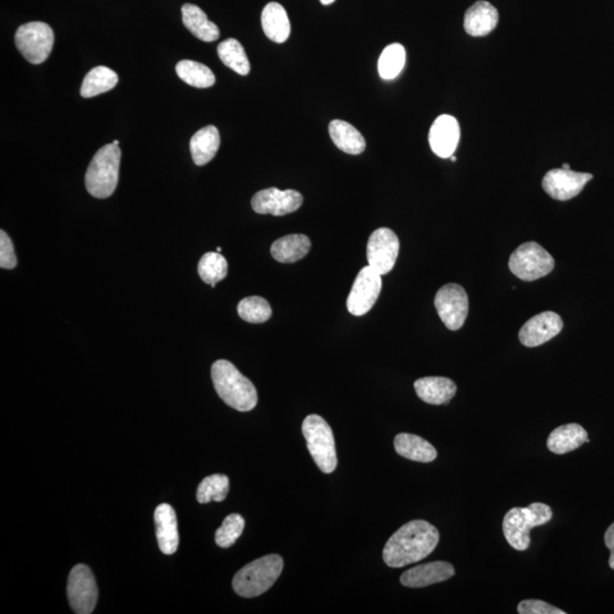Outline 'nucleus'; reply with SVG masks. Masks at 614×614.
Wrapping results in <instances>:
<instances>
[{
    "instance_id": "19",
    "label": "nucleus",
    "mask_w": 614,
    "mask_h": 614,
    "mask_svg": "<svg viewBox=\"0 0 614 614\" xmlns=\"http://www.w3.org/2000/svg\"><path fill=\"white\" fill-rule=\"evenodd\" d=\"M416 395L428 404H448L455 396L457 387L453 380L444 377H425L414 383Z\"/></svg>"
},
{
    "instance_id": "8",
    "label": "nucleus",
    "mask_w": 614,
    "mask_h": 614,
    "mask_svg": "<svg viewBox=\"0 0 614 614\" xmlns=\"http://www.w3.org/2000/svg\"><path fill=\"white\" fill-rule=\"evenodd\" d=\"M54 40L53 29L45 22L26 23L15 34L17 49L32 64L44 63L49 57Z\"/></svg>"
},
{
    "instance_id": "28",
    "label": "nucleus",
    "mask_w": 614,
    "mask_h": 614,
    "mask_svg": "<svg viewBox=\"0 0 614 614\" xmlns=\"http://www.w3.org/2000/svg\"><path fill=\"white\" fill-rule=\"evenodd\" d=\"M118 82L117 72L107 67H96L85 77L80 94L84 98L95 97L114 89Z\"/></svg>"
},
{
    "instance_id": "29",
    "label": "nucleus",
    "mask_w": 614,
    "mask_h": 614,
    "mask_svg": "<svg viewBox=\"0 0 614 614\" xmlns=\"http://www.w3.org/2000/svg\"><path fill=\"white\" fill-rule=\"evenodd\" d=\"M177 75L187 85L195 87V88H210L215 84V76L210 68L204 64L183 59L177 64Z\"/></svg>"
},
{
    "instance_id": "38",
    "label": "nucleus",
    "mask_w": 614,
    "mask_h": 614,
    "mask_svg": "<svg viewBox=\"0 0 614 614\" xmlns=\"http://www.w3.org/2000/svg\"><path fill=\"white\" fill-rule=\"evenodd\" d=\"M604 542H606L607 547L610 549L611 557L609 565L614 570V522L609 527L606 536H604Z\"/></svg>"
},
{
    "instance_id": "30",
    "label": "nucleus",
    "mask_w": 614,
    "mask_h": 614,
    "mask_svg": "<svg viewBox=\"0 0 614 614\" xmlns=\"http://www.w3.org/2000/svg\"><path fill=\"white\" fill-rule=\"evenodd\" d=\"M218 55L224 66L240 76H247L251 71V64L244 47L240 41L230 38L218 46Z\"/></svg>"
},
{
    "instance_id": "7",
    "label": "nucleus",
    "mask_w": 614,
    "mask_h": 614,
    "mask_svg": "<svg viewBox=\"0 0 614 614\" xmlns=\"http://www.w3.org/2000/svg\"><path fill=\"white\" fill-rule=\"evenodd\" d=\"M554 259L547 250L535 241L525 242L513 251L508 268L517 278L535 281L547 276L554 269Z\"/></svg>"
},
{
    "instance_id": "14",
    "label": "nucleus",
    "mask_w": 614,
    "mask_h": 614,
    "mask_svg": "<svg viewBox=\"0 0 614 614\" xmlns=\"http://www.w3.org/2000/svg\"><path fill=\"white\" fill-rule=\"evenodd\" d=\"M592 179L593 176L590 173L553 169L545 174L543 189L554 200H569L578 196Z\"/></svg>"
},
{
    "instance_id": "17",
    "label": "nucleus",
    "mask_w": 614,
    "mask_h": 614,
    "mask_svg": "<svg viewBox=\"0 0 614 614\" xmlns=\"http://www.w3.org/2000/svg\"><path fill=\"white\" fill-rule=\"evenodd\" d=\"M455 575V567L448 562H430L412 568L401 576V584L405 588H423L443 583Z\"/></svg>"
},
{
    "instance_id": "16",
    "label": "nucleus",
    "mask_w": 614,
    "mask_h": 614,
    "mask_svg": "<svg viewBox=\"0 0 614 614\" xmlns=\"http://www.w3.org/2000/svg\"><path fill=\"white\" fill-rule=\"evenodd\" d=\"M460 136L459 122L455 117L444 114L437 118L430 128V148L438 158H452L459 145Z\"/></svg>"
},
{
    "instance_id": "43",
    "label": "nucleus",
    "mask_w": 614,
    "mask_h": 614,
    "mask_svg": "<svg viewBox=\"0 0 614 614\" xmlns=\"http://www.w3.org/2000/svg\"><path fill=\"white\" fill-rule=\"evenodd\" d=\"M222 251L221 247H218V249H217L218 253H220V251Z\"/></svg>"
},
{
    "instance_id": "36",
    "label": "nucleus",
    "mask_w": 614,
    "mask_h": 614,
    "mask_svg": "<svg viewBox=\"0 0 614 614\" xmlns=\"http://www.w3.org/2000/svg\"><path fill=\"white\" fill-rule=\"evenodd\" d=\"M517 612L520 614H566L556 607L551 606L539 599H526L517 606Z\"/></svg>"
},
{
    "instance_id": "21",
    "label": "nucleus",
    "mask_w": 614,
    "mask_h": 614,
    "mask_svg": "<svg viewBox=\"0 0 614 614\" xmlns=\"http://www.w3.org/2000/svg\"><path fill=\"white\" fill-rule=\"evenodd\" d=\"M589 443L588 434L580 425L569 424L553 430L547 438V448L554 455H567Z\"/></svg>"
},
{
    "instance_id": "25",
    "label": "nucleus",
    "mask_w": 614,
    "mask_h": 614,
    "mask_svg": "<svg viewBox=\"0 0 614 614\" xmlns=\"http://www.w3.org/2000/svg\"><path fill=\"white\" fill-rule=\"evenodd\" d=\"M330 138L343 153L359 155L364 152L366 143L361 132L351 123L333 120L329 125Z\"/></svg>"
},
{
    "instance_id": "22",
    "label": "nucleus",
    "mask_w": 614,
    "mask_h": 614,
    "mask_svg": "<svg viewBox=\"0 0 614 614\" xmlns=\"http://www.w3.org/2000/svg\"><path fill=\"white\" fill-rule=\"evenodd\" d=\"M265 36L273 43L283 44L291 36V22L286 9L278 3H269L262 12Z\"/></svg>"
},
{
    "instance_id": "1",
    "label": "nucleus",
    "mask_w": 614,
    "mask_h": 614,
    "mask_svg": "<svg viewBox=\"0 0 614 614\" xmlns=\"http://www.w3.org/2000/svg\"><path fill=\"white\" fill-rule=\"evenodd\" d=\"M439 542L436 527L425 520H414L401 527L384 547V563L402 568L430 556Z\"/></svg>"
},
{
    "instance_id": "26",
    "label": "nucleus",
    "mask_w": 614,
    "mask_h": 614,
    "mask_svg": "<svg viewBox=\"0 0 614 614\" xmlns=\"http://www.w3.org/2000/svg\"><path fill=\"white\" fill-rule=\"evenodd\" d=\"M220 143V134L217 127L208 126L196 132L190 140V153L192 160L199 167L208 164L217 155Z\"/></svg>"
},
{
    "instance_id": "11",
    "label": "nucleus",
    "mask_w": 614,
    "mask_h": 614,
    "mask_svg": "<svg viewBox=\"0 0 614 614\" xmlns=\"http://www.w3.org/2000/svg\"><path fill=\"white\" fill-rule=\"evenodd\" d=\"M398 251H400V240L391 229L379 228L370 236L366 256H368L370 267L380 276L391 272L395 267Z\"/></svg>"
},
{
    "instance_id": "6",
    "label": "nucleus",
    "mask_w": 614,
    "mask_h": 614,
    "mask_svg": "<svg viewBox=\"0 0 614 614\" xmlns=\"http://www.w3.org/2000/svg\"><path fill=\"white\" fill-rule=\"evenodd\" d=\"M302 432L315 465L324 474H333L336 470L338 460L333 429L327 421L316 414L306 416Z\"/></svg>"
},
{
    "instance_id": "23",
    "label": "nucleus",
    "mask_w": 614,
    "mask_h": 614,
    "mask_svg": "<svg viewBox=\"0 0 614 614\" xmlns=\"http://www.w3.org/2000/svg\"><path fill=\"white\" fill-rule=\"evenodd\" d=\"M398 455L407 460L429 463L436 460L437 451L423 437L411 434H398L394 441Z\"/></svg>"
},
{
    "instance_id": "24",
    "label": "nucleus",
    "mask_w": 614,
    "mask_h": 614,
    "mask_svg": "<svg viewBox=\"0 0 614 614\" xmlns=\"http://www.w3.org/2000/svg\"><path fill=\"white\" fill-rule=\"evenodd\" d=\"M183 25L192 35L205 43L218 40L220 30L215 23L210 22L203 9L192 4H185L181 8Z\"/></svg>"
},
{
    "instance_id": "18",
    "label": "nucleus",
    "mask_w": 614,
    "mask_h": 614,
    "mask_svg": "<svg viewBox=\"0 0 614 614\" xmlns=\"http://www.w3.org/2000/svg\"><path fill=\"white\" fill-rule=\"evenodd\" d=\"M156 537L160 551L167 556L176 553L179 547V531L176 511L169 504H160L155 510Z\"/></svg>"
},
{
    "instance_id": "33",
    "label": "nucleus",
    "mask_w": 614,
    "mask_h": 614,
    "mask_svg": "<svg viewBox=\"0 0 614 614\" xmlns=\"http://www.w3.org/2000/svg\"><path fill=\"white\" fill-rule=\"evenodd\" d=\"M229 492V478L224 475L206 476L197 489V501L200 504L210 501L222 502Z\"/></svg>"
},
{
    "instance_id": "34",
    "label": "nucleus",
    "mask_w": 614,
    "mask_h": 614,
    "mask_svg": "<svg viewBox=\"0 0 614 614\" xmlns=\"http://www.w3.org/2000/svg\"><path fill=\"white\" fill-rule=\"evenodd\" d=\"M238 314L246 322L264 323L271 318L272 309L269 302L263 297H246L238 304Z\"/></svg>"
},
{
    "instance_id": "31",
    "label": "nucleus",
    "mask_w": 614,
    "mask_h": 614,
    "mask_svg": "<svg viewBox=\"0 0 614 614\" xmlns=\"http://www.w3.org/2000/svg\"><path fill=\"white\" fill-rule=\"evenodd\" d=\"M406 62L405 48L401 44H392L384 49L378 61L379 76L384 80L395 79L404 68Z\"/></svg>"
},
{
    "instance_id": "35",
    "label": "nucleus",
    "mask_w": 614,
    "mask_h": 614,
    "mask_svg": "<svg viewBox=\"0 0 614 614\" xmlns=\"http://www.w3.org/2000/svg\"><path fill=\"white\" fill-rule=\"evenodd\" d=\"M244 528V517L238 513H232L223 520L222 526L215 533V543L222 548L230 547L240 537Z\"/></svg>"
},
{
    "instance_id": "4",
    "label": "nucleus",
    "mask_w": 614,
    "mask_h": 614,
    "mask_svg": "<svg viewBox=\"0 0 614 614\" xmlns=\"http://www.w3.org/2000/svg\"><path fill=\"white\" fill-rule=\"evenodd\" d=\"M121 149L114 144L105 145L91 160L86 173V187L96 199H108L116 191L120 172Z\"/></svg>"
},
{
    "instance_id": "37",
    "label": "nucleus",
    "mask_w": 614,
    "mask_h": 614,
    "mask_svg": "<svg viewBox=\"0 0 614 614\" xmlns=\"http://www.w3.org/2000/svg\"><path fill=\"white\" fill-rule=\"evenodd\" d=\"M17 260L14 253L11 238L4 230L0 231V267L12 270L16 267Z\"/></svg>"
},
{
    "instance_id": "3",
    "label": "nucleus",
    "mask_w": 614,
    "mask_h": 614,
    "mask_svg": "<svg viewBox=\"0 0 614 614\" xmlns=\"http://www.w3.org/2000/svg\"><path fill=\"white\" fill-rule=\"evenodd\" d=\"M282 570V558L278 554H270L238 571L232 580V588L241 598L260 597L272 588Z\"/></svg>"
},
{
    "instance_id": "41",
    "label": "nucleus",
    "mask_w": 614,
    "mask_h": 614,
    "mask_svg": "<svg viewBox=\"0 0 614 614\" xmlns=\"http://www.w3.org/2000/svg\"><path fill=\"white\" fill-rule=\"evenodd\" d=\"M112 144L118 146V140H114Z\"/></svg>"
},
{
    "instance_id": "13",
    "label": "nucleus",
    "mask_w": 614,
    "mask_h": 614,
    "mask_svg": "<svg viewBox=\"0 0 614 614\" xmlns=\"http://www.w3.org/2000/svg\"><path fill=\"white\" fill-rule=\"evenodd\" d=\"M303 201V195L299 191L268 188V189L256 192L251 199V208L259 214L282 217V215L296 212L297 210H300Z\"/></svg>"
},
{
    "instance_id": "27",
    "label": "nucleus",
    "mask_w": 614,
    "mask_h": 614,
    "mask_svg": "<svg viewBox=\"0 0 614 614\" xmlns=\"http://www.w3.org/2000/svg\"><path fill=\"white\" fill-rule=\"evenodd\" d=\"M311 250V240L305 235H288L273 242L271 254L281 263H295L304 259Z\"/></svg>"
},
{
    "instance_id": "42",
    "label": "nucleus",
    "mask_w": 614,
    "mask_h": 614,
    "mask_svg": "<svg viewBox=\"0 0 614 614\" xmlns=\"http://www.w3.org/2000/svg\"><path fill=\"white\" fill-rule=\"evenodd\" d=\"M451 159L453 160V162H455V160H456L455 156H452Z\"/></svg>"
},
{
    "instance_id": "40",
    "label": "nucleus",
    "mask_w": 614,
    "mask_h": 614,
    "mask_svg": "<svg viewBox=\"0 0 614 614\" xmlns=\"http://www.w3.org/2000/svg\"><path fill=\"white\" fill-rule=\"evenodd\" d=\"M562 169H570V165H569V164H567V163H566V164H563V165H562Z\"/></svg>"
},
{
    "instance_id": "10",
    "label": "nucleus",
    "mask_w": 614,
    "mask_h": 614,
    "mask_svg": "<svg viewBox=\"0 0 614 614\" xmlns=\"http://www.w3.org/2000/svg\"><path fill=\"white\" fill-rule=\"evenodd\" d=\"M435 306L443 323L455 332L463 327L469 313V297L465 288L456 283H448L437 292Z\"/></svg>"
},
{
    "instance_id": "12",
    "label": "nucleus",
    "mask_w": 614,
    "mask_h": 614,
    "mask_svg": "<svg viewBox=\"0 0 614 614\" xmlns=\"http://www.w3.org/2000/svg\"><path fill=\"white\" fill-rule=\"evenodd\" d=\"M382 276L368 265L361 270L347 299V310L351 314L362 316L373 309L382 292Z\"/></svg>"
},
{
    "instance_id": "20",
    "label": "nucleus",
    "mask_w": 614,
    "mask_h": 614,
    "mask_svg": "<svg viewBox=\"0 0 614 614\" xmlns=\"http://www.w3.org/2000/svg\"><path fill=\"white\" fill-rule=\"evenodd\" d=\"M497 9L488 2H476L467 9L465 29L472 36H484L492 32L498 23Z\"/></svg>"
},
{
    "instance_id": "2",
    "label": "nucleus",
    "mask_w": 614,
    "mask_h": 614,
    "mask_svg": "<svg viewBox=\"0 0 614 614\" xmlns=\"http://www.w3.org/2000/svg\"><path fill=\"white\" fill-rule=\"evenodd\" d=\"M212 380L220 398L232 409L249 412L258 405L259 396L253 383L231 362L226 360L214 362Z\"/></svg>"
},
{
    "instance_id": "9",
    "label": "nucleus",
    "mask_w": 614,
    "mask_h": 614,
    "mask_svg": "<svg viewBox=\"0 0 614 614\" xmlns=\"http://www.w3.org/2000/svg\"><path fill=\"white\" fill-rule=\"evenodd\" d=\"M67 599L76 613L94 612L98 599V588L88 567L77 565L71 570L67 580Z\"/></svg>"
},
{
    "instance_id": "15",
    "label": "nucleus",
    "mask_w": 614,
    "mask_h": 614,
    "mask_svg": "<svg viewBox=\"0 0 614 614\" xmlns=\"http://www.w3.org/2000/svg\"><path fill=\"white\" fill-rule=\"evenodd\" d=\"M562 329L560 315L551 311L543 312L527 321L520 330L519 339L524 346L537 347L558 336Z\"/></svg>"
},
{
    "instance_id": "32",
    "label": "nucleus",
    "mask_w": 614,
    "mask_h": 614,
    "mask_svg": "<svg viewBox=\"0 0 614 614\" xmlns=\"http://www.w3.org/2000/svg\"><path fill=\"white\" fill-rule=\"evenodd\" d=\"M199 274L205 283L215 288L228 274V262L218 251H210L203 255L199 263Z\"/></svg>"
},
{
    "instance_id": "39",
    "label": "nucleus",
    "mask_w": 614,
    "mask_h": 614,
    "mask_svg": "<svg viewBox=\"0 0 614 614\" xmlns=\"http://www.w3.org/2000/svg\"><path fill=\"white\" fill-rule=\"evenodd\" d=\"M321 4L323 5H330L333 4V2H336V0H320Z\"/></svg>"
},
{
    "instance_id": "5",
    "label": "nucleus",
    "mask_w": 614,
    "mask_h": 614,
    "mask_svg": "<svg viewBox=\"0 0 614 614\" xmlns=\"http://www.w3.org/2000/svg\"><path fill=\"white\" fill-rule=\"evenodd\" d=\"M552 517V508L544 503H533L528 507H513L504 517V536L513 548L526 551L530 545V530L547 524Z\"/></svg>"
}]
</instances>
